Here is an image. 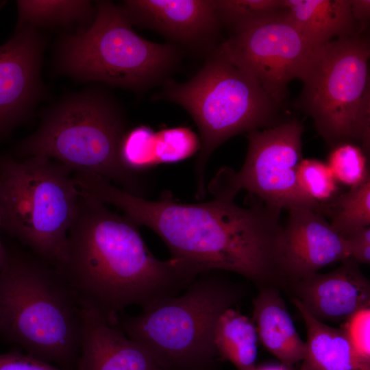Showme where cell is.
I'll return each mask as SVG.
<instances>
[{
  "label": "cell",
  "mask_w": 370,
  "mask_h": 370,
  "mask_svg": "<svg viewBox=\"0 0 370 370\" xmlns=\"http://www.w3.org/2000/svg\"><path fill=\"white\" fill-rule=\"evenodd\" d=\"M89 196L112 204L137 225L155 232L171 258L195 275L227 271L243 275L259 288L284 286L281 210L264 203L248 208L234 198L213 196L210 201L182 204L169 192L158 201L131 194L99 176L84 184Z\"/></svg>",
  "instance_id": "cell-1"
},
{
  "label": "cell",
  "mask_w": 370,
  "mask_h": 370,
  "mask_svg": "<svg viewBox=\"0 0 370 370\" xmlns=\"http://www.w3.org/2000/svg\"><path fill=\"white\" fill-rule=\"evenodd\" d=\"M55 268L81 307L115 325L126 307L177 295L197 277L176 259L156 258L138 225L80 192L64 256Z\"/></svg>",
  "instance_id": "cell-2"
},
{
  "label": "cell",
  "mask_w": 370,
  "mask_h": 370,
  "mask_svg": "<svg viewBox=\"0 0 370 370\" xmlns=\"http://www.w3.org/2000/svg\"><path fill=\"white\" fill-rule=\"evenodd\" d=\"M0 333L26 353L76 370L81 306L56 269L36 256L8 251L0 271Z\"/></svg>",
  "instance_id": "cell-3"
},
{
  "label": "cell",
  "mask_w": 370,
  "mask_h": 370,
  "mask_svg": "<svg viewBox=\"0 0 370 370\" xmlns=\"http://www.w3.org/2000/svg\"><path fill=\"white\" fill-rule=\"evenodd\" d=\"M215 271L199 274L184 294L158 299L138 314H119V328L162 370H213L217 321L243 296L239 286Z\"/></svg>",
  "instance_id": "cell-4"
},
{
  "label": "cell",
  "mask_w": 370,
  "mask_h": 370,
  "mask_svg": "<svg viewBox=\"0 0 370 370\" xmlns=\"http://www.w3.org/2000/svg\"><path fill=\"white\" fill-rule=\"evenodd\" d=\"M125 132L122 113L112 99L101 91L85 90L52 108L38 130L19 144L17 152L55 160L73 173L101 176L140 197V178L119 160Z\"/></svg>",
  "instance_id": "cell-5"
},
{
  "label": "cell",
  "mask_w": 370,
  "mask_h": 370,
  "mask_svg": "<svg viewBox=\"0 0 370 370\" xmlns=\"http://www.w3.org/2000/svg\"><path fill=\"white\" fill-rule=\"evenodd\" d=\"M181 52L177 45L143 38L121 6L99 1L92 23L62 38L57 64L75 79L143 90L166 79L179 64Z\"/></svg>",
  "instance_id": "cell-6"
},
{
  "label": "cell",
  "mask_w": 370,
  "mask_h": 370,
  "mask_svg": "<svg viewBox=\"0 0 370 370\" xmlns=\"http://www.w3.org/2000/svg\"><path fill=\"white\" fill-rule=\"evenodd\" d=\"M156 97L184 108L199 128L195 173L200 199L206 194L205 169L214 151L235 135L276 124L280 106L218 47L193 77L181 84L167 82Z\"/></svg>",
  "instance_id": "cell-7"
},
{
  "label": "cell",
  "mask_w": 370,
  "mask_h": 370,
  "mask_svg": "<svg viewBox=\"0 0 370 370\" xmlns=\"http://www.w3.org/2000/svg\"><path fill=\"white\" fill-rule=\"evenodd\" d=\"M73 173L42 156L0 159L1 228L54 267L64 258L79 197Z\"/></svg>",
  "instance_id": "cell-8"
},
{
  "label": "cell",
  "mask_w": 370,
  "mask_h": 370,
  "mask_svg": "<svg viewBox=\"0 0 370 370\" xmlns=\"http://www.w3.org/2000/svg\"><path fill=\"white\" fill-rule=\"evenodd\" d=\"M369 57L364 34L337 38L314 47L300 70L304 86L294 106L312 118L331 148L355 143L356 117L370 88Z\"/></svg>",
  "instance_id": "cell-9"
},
{
  "label": "cell",
  "mask_w": 370,
  "mask_h": 370,
  "mask_svg": "<svg viewBox=\"0 0 370 370\" xmlns=\"http://www.w3.org/2000/svg\"><path fill=\"white\" fill-rule=\"evenodd\" d=\"M303 125L297 119L247 132L248 149L242 168L219 170L208 186L214 195L234 197L244 189L264 204L288 210L309 209L321 214V206L308 197L297 181L302 160Z\"/></svg>",
  "instance_id": "cell-10"
},
{
  "label": "cell",
  "mask_w": 370,
  "mask_h": 370,
  "mask_svg": "<svg viewBox=\"0 0 370 370\" xmlns=\"http://www.w3.org/2000/svg\"><path fill=\"white\" fill-rule=\"evenodd\" d=\"M218 48L281 104L314 48L284 12L234 34Z\"/></svg>",
  "instance_id": "cell-11"
},
{
  "label": "cell",
  "mask_w": 370,
  "mask_h": 370,
  "mask_svg": "<svg viewBox=\"0 0 370 370\" xmlns=\"http://www.w3.org/2000/svg\"><path fill=\"white\" fill-rule=\"evenodd\" d=\"M45 41L36 28L16 29L0 45V138L31 112L40 98V69Z\"/></svg>",
  "instance_id": "cell-12"
},
{
  "label": "cell",
  "mask_w": 370,
  "mask_h": 370,
  "mask_svg": "<svg viewBox=\"0 0 370 370\" xmlns=\"http://www.w3.org/2000/svg\"><path fill=\"white\" fill-rule=\"evenodd\" d=\"M132 25L155 30L189 49L211 53L221 26L214 0H127Z\"/></svg>",
  "instance_id": "cell-13"
},
{
  "label": "cell",
  "mask_w": 370,
  "mask_h": 370,
  "mask_svg": "<svg viewBox=\"0 0 370 370\" xmlns=\"http://www.w3.org/2000/svg\"><path fill=\"white\" fill-rule=\"evenodd\" d=\"M349 256L346 239L323 214L309 209L288 210L284 223L282 256L286 286Z\"/></svg>",
  "instance_id": "cell-14"
},
{
  "label": "cell",
  "mask_w": 370,
  "mask_h": 370,
  "mask_svg": "<svg viewBox=\"0 0 370 370\" xmlns=\"http://www.w3.org/2000/svg\"><path fill=\"white\" fill-rule=\"evenodd\" d=\"M307 311L317 319L345 321L357 311L370 307V283L352 256L336 269L315 273L287 284Z\"/></svg>",
  "instance_id": "cell-15"
},
{
  "label": "cell",
  "mask_w": 370,
  "mask_h": 370,
  "mask_svg": "<svg viewBox=\"0 0 370 370\" xmlns=\"http://www.w3.org/2000/svg\"><path fill=\"white\" fill-rule=\"evenodd\" d=\"M82 332L76 370H162L136 341L98 312L81 307Z\"/></svg>",
  "instance_id": "cell-16"
},
{
  "label": "cell",
  "mask_w": 370,
  "mask_h": 370,
  "mask_svg": "<svg viewBox=\"0 0 370 370\" xmlns=\"http://www.w3.org/2000/svg\"><path fill=\"white\" fill-rule=\"evenodd\" d=\"M258 341L282 365L291 368L302 361L306 343L300 338L279 288H260L253 300V319Z\"/></svg>",
  "instance_id": "cell-17"
},
{
  "label": "cell",
  "mask_w": 370,
  "mask_h": 370,
  "mask_svg": "<svg viewBox=\"0 0 370 370\" xmlns=\"http://www.w3.org/2000/svg\"><path fill=\"white\" fill-rule=\"evenodd\" d=\"M291 301L307 332L305 356L299 370H370V361L357 354L341 328L328 325L311 315L297 299L292 297Z\"/></svg>",
  "instance_id": "cell-18"
},
{
  "label": "cell",
  "mask_w": 370,
  "mask_h": 370,
  "mask_svg": "<svg viewBox=\"0 0 370 370\" xmlns=\"http://www.w3.org/2000/svg\"><path fill=\"white\" fill-rule=\"evenodd\" d=\"M288 16L313 47L360 34L349 0H284Z\"/></svg>",
  "instance_id": "cell-19"
},
{
  "label": "cell",
  "mask_w": 370,
  "mask_h": 370,
  "mask_svg": "<svg viewBox=\"0 0 370 370\" xmlns=\"http://www.w3.org/2000/svg\"><path fill=\"white\" fill-rule=\"evenodd\" d=\"M258 336L252 319L234 308L223 311L214 328V343L218 356L238 370L256 367Z\"/></svg>",
  "instance_id": "cell-20"
},
{
  "label": "cell",
  "mask_w": 370,
  "mask_h": 370,
  "mask_svg": "<svg viewBox=\"0 0 370 370\" xmlns=\"http://www.w3.org/2000/svg\"><path fill=\"white\" fill-rule=\"evenodd\" d=\"M16 29L26 25L49 26L86 24L92 21L95 10L90 1L20 0L16 1Z\"/></svg>",
  "instance_id": "cell-21"
},
{
  "label": "cell",
  "mask_w": 370,
  "mask_h": 370,
  "mask_svg": "<svg viewBox=\"0 0 370 370\" xmlns=\"http://www.w3.org/2000/svg\"><path fill=\"white\" fill-rule=\"evenodd\" d=\"M321 214L343 238L370 225V177L328 202L321 204Z\"/></svg>",
  "instance_id": "cell-22"
},
{
  "label": "cell",
  "mask_w": 370,
  "mask_h": 370,
  "mask_svg": "<svg viewBox=\"0 0 370 370\" xmlns=\"http://www.w3.org/2000/svg\"><path fill=\"white\" fill-rule=\"evenodd\" d=\"M220 25L234 34L282 14L284 0H214Z\"/></svg>",
  "instance_id": "cell-23"
},
{
  "label": "cell",
  "mask_w": 370,
  "mask_h": 370,
  "mask_svg": "<svg viewBox=\"0 0 370 370\" xmlns=\"http://www.w3.org/2000/svg\"><path fill=\"white\" fill-rule=\"evenodd\" d=\"M119 156L123 166L136 175L158 164L156 132L145 125L126 131L120 143Z\"/></svg>",
  "instance_id": "cell-24"
},
{
  "label": "cell",
  "mask_w": 370,
  "mask_h": 370,
  "mask_svg": "<svg viewBox=\"0 0 370 370\" xmlns=\"http://www.w3.org/2000/svg\"><path fill=\"white\" fill-rule=\"evenodd\" d=\"M369 162L358 145L344 143L332 148L327 164L338 183L352 188L370 177Z\"/></svg>",
  "instance_id": "cell-25"
},
{
  "label": "cell",
  "mask_w": 370,
  "mask_h": 370,
  "mask_svg": "<svg viewBox=\"0 0 370 370\" xmlns=\"http://www.w3.org/2000/svg\"><path fill=\"white\" fill-rule=\"evenodd\" d=\"M297 175L302 191L319 204L328 202L339 193L338 183L324 162L302 159L298 166Z\"/></svg>",
  "instance_id": "cell-26"
},
{
  "label": "cell",
  "mask_w": 370,
  "mask_h": 370,
  "mask_svg": "<svg viewBox=\"0 0 370 370\" xmlns=\"http://www.w3.org/2000/svg\"><path fill=\"white\" fill-rule=\"evenodd\" d=\"M200 146L199 137L186 127L164 128L156 132L158 164L182 161L199 151Z\"/></svg>",
  "instance_id": "cell-27"
},
{
  "label": "cell",
  "mask_w": 370,
  "mask_h": 370,
  "mask_svg": "<svg viewBox=\"0 0 370 370\" xmlns=\"http://www.w3.org/2000/svg\"><path fill=\"white\" fill-rule=\"evenodd\" d=\"M341 328L357 354L370 361V307L355 312L344 321Z\"/></svg>",
  "instance_id": "cell-28"
},
{
  "label": "cell",
  "mask_w": 370,
  "mask_h": 370,
  "mask_svg": "<svg viewBox=\"0 0 370 370\" xmlns=\"http://www.w3.org/2000/svg\"><path fill=\"white\" fill-rule=\"evenodd\" d=\"M0 370H65L18 349L0 354Z\"/></svg>",
  "instance_id": "cell-29"
},
{
  "label": "cell",
  "mask_w": 370,
  "mask_h": 370,
  "mask_svg": "<svg viewBox=\"0 0 370 370\" xmlns=\"http://www.w3.org/2000/svg\"><path fill=\"white\" fill-rule=\"evenodd\" d=\"M355 144L364 151L369 159L370 156V88H369L362 98L355 126Z\"/></svg>",
  "instance_id": "cell-30"
},
{
  "label": "cell",
  "mask_w": 370,
  "mask_h": 370,
  "mask_svg": "<svg viewBox=\"0 0 370 370\" xmlns=\"http://www.w3.org/2000/svg\"><path fill=\"white\" fill-rule=\"evenodd\" d=\"M351 256L358 262H370V226L358 230L345 238Z\"/></svg>",
  "instance_id": "cell-31"
},
{
  "label": "cell",
  "mask_w": 370,
  "mask_h": 370,
  "mask_svg": "<svg viewBox=\"0 0 370 370\" xmlns=\"http://www.w3.org/2000/svg\"><path fill=\"white\" fill-rule=\"evenodd\" d=\"M352 16L358 27L360 34H364L369 26L370 1L349 0Z\"/></svg>",
  "instance_id": "cell-32"
},
{
  "label": "cell",
  "mask_w": 370,
  "mask_h": 370,
  "mask_svg": "<svg viewBox=\"0 0 370 370\" xmlns=\"http://www.w3.org/2000/svg\"><path fill=\"white\" fill-rule=\"evenodd\" d=\"M1 228V216H0V229ZM8 256V251L5 249V247L3 246L1 239H0V271L3 268L5 260L7 259Z\"/></svg>",
  "instance_id": "cell-33"
},
{
  "label": "cell",
  "mask_w": 370,
  "mask_h": 370,
  "mask_svg": "<svg viewBox=\"0 0 370 370\" xmlns=\"http://www.w3.org/2000/svg\"><path fill=\"white\" fill-rule=\"evenodd\" d=\"M251 370H290V368L284 366V365H267L260 367H255Z\"/></svg>",
  "instance_id": "cell-34"
},
{
  "label": "cell",
  "mask_w": 370,
  "mask_h": 370,
  "mask_svg": "<svg viewBox=\"0 0 370 370\" xmlns=\"http://www.w3.org/2000/svg\"><path fill=\"white\" fill-rule=\"evenodd\" d=\"M0 316H1V312H0Z\"/></svg>",
  "instance_id": "cell-35"
}]
</instances>
